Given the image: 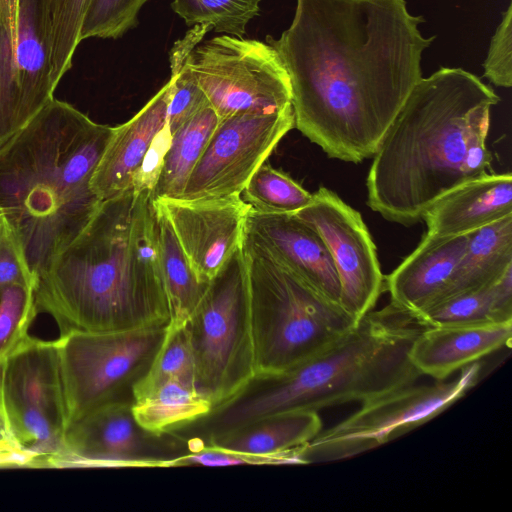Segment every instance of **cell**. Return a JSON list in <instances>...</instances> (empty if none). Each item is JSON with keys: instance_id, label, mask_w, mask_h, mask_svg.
Returning a JSON list of instances; mask_svg holds the SVG:
<instances>
[{"instance_id": "cell-24", "label": "cell", "mask_w": 512, "mask_h": 512, "mask_svg": "<svg viewBox=\"0 0 512 512\" xmlns=\"http://www.w3.org/2000/svg\"><path fill=\"white\" fill-rule=\"evenodd\" d=\"M211 402L190 381L170 379L136 397L132 412L138 424L154 434L181 429L205 417Z\"/></svg>"}, {"instance_id": "cell-4", "label": "cell", "mask_w": 512, "mask_h": 512, "mask_svg": "<svg viewBox=\"0 0 512 512\" xmlns=\"http://www.w3.org/2000/svg\"><path fill=\"white\" fill-rule=\"evenodd\" d=\"M112 133L53 98L0 146V214L35 283L101 203L90 182Z\"/></svg>"}, {"instance_id": "cell-30", "label": "cell", "mask_w": 512, "mask_h": 512, "mask_svg": "<svg viewBox=\"0 0 512 512\" xmlns=\"http://www.w3.org/2000/svg\"><path fill=\"white\" fill-rule=\"evenodd\" d=\"M251 209L268 214H294L308 206L313 194L286 173L263 163L240 194Z\"/></svg>"}, {"instance_id": "cell-43", "label": "cell", "mask_w": 512, "mask_h": 512, "mask_svg": "<svg viewBox=\"0 0 512 512\" xmlns=\"http://www.w3.org/2000/svg\"><path fill=\"white\" fill-rule=\"evenodd\" d=\"M2 364H0V408H1V410H2V406H1V377H2L1 374H2Z\"/></svg>"}, {"instance_id": "cell-41", "label": "cell", "mask_w": 512, "mask_h": 512, "mask_svg": "<svg viewBox=\"0 0 512 512\" xmlns=\"http://www.w3.org/2000/svg\"><path fill=\"white\" fill-rule=\"evenodd\" d=\"M3 438H10V436L7 430L4 414L0 408V439Z\"/></svg>"}, {"instance_id": "cell-35", "label": "cell", "mask_w": 512, "mask_h": 512, "mask_svg": "<svg viewBox=\"0 0 512 512\" xmlns=\"http://www.w3.org/2000/svg\"><path fill=\"white\" fill-rule=\"evenodd\" d=\"M303 446V445H302ZM300 447L269 455L249 454L225 450L200 442L185 455L174 460L177 466H231V465H302Z\"/></svg>"}, {"instance_id": "cell-18", "label": "cell", "mask_w": 512, "mask_h": 512, "mask_svg": "<svg viewBox=\"0 0 512 512\" xmlns=\"http://www.w3.org/2000/svg\"><path fill=\"white\" fill-rule=\"evenodd\" d=\"M172 85L170 78L129 121L113 128L90 182L100 201L131 187L149 146L166 125Z\"/></svg>"}, {"instance_id": "cell-7", "label": "cell", "mask_w": 512, "mask_h": 512, "mask_svg": "<svg viewBox=\"0 0 512 512\" xmlns=\"http://www.w3.org/2000/svg\"><path fill=\"white\" fill-rule=\"evenodd\" d=\"M186 327L194 360V384L213 410L255 378L248 274L242 247L209 282Z\"/></svg>"}, {"instance_id": "cell-40", "label": "cell", "mask_w": 512, "mask_h": 512, "mask_svg": "<svg viewBox=\"0 0 512 512\" xmlns=\"http://www.w3.org/2000/svg\"><path fill=\"white\" fill-rule=\"evenodd\" d=\"M20 0H0V28L9 36L14 52L18 42Z\"/></svg>"}, {"instance_id": "cell-6", "label": "cell", "mask_w": 512, "mask_h": 512, "mask_svg": "<svg viewBox=\"0 0 512 512\" xmlns=\"http://www.w3.org/2000/svg\"><path fill=\"white\" fill-rule=\"evenodd\" d=\"M255 377L286 372L330 348L358 323L339 303L247 240Z\"/></svg>"}, {"instance_id": "cell-5", "label": "cell", "mask_w": 512, "mask_h": 512, "mask_svg": "<svg viewBox=\"0 0 512 512\" xmlns=\"http://www.w3.org/2000/svg\"><path fill=\"white\" fill-rule=\"evenodd\" d=\"M424 327L391 302L373 309L322 353L281 374L255 377L238 395L195 421L192 432L208 441L270 415L319 413L413 384L422 375L409 350Z\"/></svg>"}, {"instance_id": "cell-29", "label": "cell", "mask_w": 512, "mask_h": 512, "mask_svg": "<svg viewBox=\"0 0 512 512\" xmlns=\"http://www.w3.org/2000/svg\"><path fill=\"white\" fill-rule=\"evenodd\" d=\"M210 30V26L195 25L170 50V78L173 85L166 123L171 135L198 111L210 105L187 66L190 53Z\"/></svg>"}, {"instance_id": "cell-38", "label": "cell", "mask_w": 512, "mask_h": 512, "mask_svg": "<svg viewBox=\"0 0 512 512\" xmlns=\"http://www.w3.org/2000/svg\"><path fill=\"white\" fill-rule=\"evenodd\" d=\"M170 142L171 133L166 123L149 146L139 169L133 177L131 187L136 190L146 189L151 192L153 191L159 178Z\"/></svg>"}, {"instance_id": "cell-31", "label": "cell", "mask_w": 512, "mask_h": 512, "mask_svg": "<svg viewBox=\"0 0 512 512\" xmlns=\"http://www.w3.org/2000/svg\"><path fill=\"white\" fill-rule=\"evenodd\" d=\"M261 0H173L172 10L189 27L210 26L218 33L243 38L259 15Z\"/></svg>"}, {"instance_id": "cell-17", "label": "cell", "mask_w": 512, "mask_h": 512, "mask_svg": "<svg viewBox=\"0 0 512 512\" xmlns=\"http://www.w3.org/2000/svg\"><path fill=\"white\" fill-rule=\"evenodd\" d=\"M466 243L467 234L425 233L416 249L384 277L390 302L419 320L444 300Z\"/></svg>"}, {"instance_id": "cell-10", "label": "cell", "mask_w": 512, "mask_h": 512, "mask_svg": "<svg viewBox=\"0 0 512 512\" xmlns=\"http://www.w3.org/2000/svg\"><path fill=\"white\" fill-rule=\"evenodd\" d=\"M1 406L10 438L49 466L64 450L68 412L56 340L29 336L3 362Z\"/></svg>"}, {"instance_id": "cell-22", "label": "cell", "mask_w": 512, "mask_h": 512, "mask_svg": "<svg viewBox=\"0 0 512 512\" xmlns=\"http://www.w3.org/2000/svg\"><path fill=\"white\" fill-rule=\"evenodd\" d=\"M321 430L322 420L318 412H287L252 421L204 444L225 450L269 455L300 447Z\"/></svg>"}, {"instance_id": "cell-23", "label": "cell", "mask_w": 512, "mask_h": 512, "mask_svg": "<svg viewBox=\"0 0 512 512\" xmlns=\"http://www.w3.org/2000/svg\"><path fill=\"white\" fill-rule=\"evenodd\" d=\"M510 267L512 215L467 234L463 256L443 301L491 285Z\"/></svg>"}, {"instance_id": "cell-34", "label": "cell", "mask_w": 512, "mask_h": 512, "mask_svg": "<svg viewBox=\"0 0 512 512\" xmlns=\"http://www.w3.org/2000/svg\"><path fill=\"white\" fill-rule=\"evenodd\" d=\"M148 0H92L85 17L81 41L118 39L138 24V14Z\"/></svg>"}, {"instance_id": "cell-28", "label": "cell", "mask_w": 512, "mask_h": 512, "mask_svg": "<svg viewBox=\"0 0 512 512\" xmlns=\"http://www.w3.org/2000/svg\"><path fill=\"white\" fill-rule=\"evenodd\" d=\"M92 0H42L49 43L51 82L56 89L72 66Z\"/></svg>"}, {"instance_id": "cell-14", "label": "cell", "mask_w": 512, "mask_h": 512, "mask_svg": "<svg viewBox=\"0 0 512 512\" xmlns=\"http://www.w3.org/2000/svg\"><path fill=\"white\" fill-rule=\"evenodd\" d=\"M305 208L294 213L324 240L340 283L341 307L359 321L384 291L376 246L361 214L336 193L320 187Z\"/></svg>"}, {"instance_id": "cell-25", "label": "cell", "mask_w": 512, "mask_h": 512, "mask_svg": "<svg viewBox=\"0 0 512 512\" xmlns=\"http://www.w3.org/2000/svg\"><path fill=\"white\" fill-rule=\"evenodd\" d=\"M154 205L160 268L170 310L168 326L177 328L186 325L209 283L198 280L170 222Z\"/></svg>"}, {"instance_id": "cell-20", "label": "cell", "mask_w": 512, "mask_h": 512, "mask_svg": "<svg viewBox=\"0 0 512 512\" xmlns=\"http://www.w3.org/2000/svg\"><path fill=\"white\" fill-rule=\"evenodd\" d=\"M512 215V174L487 173L437 199L424 213L427 234L458 236Z\"/></svg>"}, {"instance_id": "cell-42", "label": "cell", "mask_w": 512, "mask_h": 512, "mask_svg": "<svg viewBox=\"0 0 512 512\" xmlns=\"http://www.w3.org/2000/svg\"><path fill=\"white\" fill-rule=\"evenodd\" d=\"M7 228H8V224L5 221L4 217L0 214V242L5 235Z\"/></svg>"}, {"instance_id": "cell-33", "label": "cell", "mask_w": 512, "mask_h": 512, "mask_svg": "<svg viewBox=\"0 0 512 512\" xmlns=\"http://www.w3.org/2000/svg\"><path fill=\"white\" fill-rule=\"evenodd\" d=\"M37 312L33 285L15 283L0 289V364L30 336Z\"/></svg>"}, {"instance_id": "cell-26", "label": "cell", "mask_w": 512, "mask_h": 512, "mask_svg": "<svg viewBox=\"0 0 512 512\" xmlns=\"http://www.w3.org/2000/svg\"><path fill=\"white\" fill-rule=\"evenodd\" d=\"M218 122L216 112L208 105L171 135L170 146L152 191L154 200L180 197Z\"/></svg>"}, {"instance_id": "cell-37", "label": "cell", "mask_w": 512, "mask_h": 512, "mask_svg": "<svg viewBox=\"0 0 512 512\" xmlns=\"http://www.w3.org/2000/svg\"><path fill=\"white\" fill-rule=\"evenodd\" d=\"M15 283L33 285L35 278L27 264L19 239L8 226L0 242V289Z\"/></svg>"}, {"instance_id": "cell-1", "label": "cell", "mask_w": 512, "mask_h": 512, "mask_svg": "<svg viewBox=\"0 0 512 512\" xmlns=\"http://www.w3.org/2000/svg\"><path fill=\"white\" fill-rule=\"evenodd\" d=\"M405 0H296L291 25L266 36L290 79L294 127L330 158L360 163L422 78L425 38Z\"/></svg>"}, {"instance_id": "cell-8", "label": "cell", "mask_w": 512, "mask_h": 512, "mask_svg": "<svg viewBox=\"0 0 512 512\" xmlns=\"http://www.w3.org/2000/svg\"><path fill=\"white\" fill-rule=\"evenodd\" d=\"M168 325L114 332L70 331L56 340L68 426L114 402H132L135 385L148 372Z\"/></svg>"}, {"instance_id": "cell-9", "label": "cell", "mask_w": 512, "mask_h": 512, "mask_svg": "<svg viewBox=\"0 0 512 512\" xmlns=\"http://www.w3.org/2000/svg\"><path fill=\"white\" fill-rule=\"evenodd\" d=\"M481 368L477 361L462 368L451 381L413 383L361 403L356 412L321 430L300 448L301 464L354 457L422 426L475 387Z\"/></svg>"}, {"instance_id": "cell-13", "label": "cell", "mask_w": 512, "mask_h": 512, "mask_svg": "<svg viewBox=\"0 0 512 512\" xmlns=\"http://www.w3.org/2000/svg\"><path fill=\"white\" fill-rule=\"evenodd\" d=\"M293 127L292 105L277 112H242L219 120L179 199L240 195Z\"/></svg>"}, {"instance_id": "cell-11", "label": "cell", "mask_w": 512, "mask_h": 512, "mask_svg": "<svg viewBox=\"0 0 512 512\" xmlns=\"http://www.w3.org/2000/svg\"><path fill=\"white\" fill-rule=\"evenodd\" d=\"M187 66L219 120L242 112H277L292 105L288 73L266 42L216 36L193 49Z\"/></svg>"}, {"instance_id": "cell-36", "label": "cell", "mask_w": 512, "mask_h": 512, "mask_svg": "<svg viewBox=\"0 0 512 512\" xmlns=\"http://www.w3.org/2000/svg\"><path fill=\"white\" fill-rule=\"evenodd\" d=\"M512 5L503 13L484 61V77L503 88L512 86Z\"/></svg>"}, {"instance_id": "cell-3", "label": "cell", "mask_w": 512, "mask_h": 512, "mask_svg": "<svg viewBox=\"0 0 512 512\" xmlns=\"http://www.w3.org/2000/svg\"><path fill=\"white\" fill-rule=\"evenodd\" d=\"M499 100L461 68L421 78L373 155L367 205L387 221L412 226L441 196L490 173L486 139Z\"/></svg>"}, {"instance_id": "cell-16", "label": "cell", "mask_w": 512, "mask_h": 512, "mask_svg": "<svg viewBox=\"0 0 512 512\" xmlns=\"http://www.w3.org/2000/svg\"><path fill=\"white\" fill-rule=\"evenodd\" d=\"M244 237L326 298L339 303L340 283L331 254L318 232L295 214L250 209Z\"/></svg>"}, {"instance_id": "cell-27", "label": "cell", "mask_w": 512, "mask_h": 512, "mask_svg": "<svg viewBox=\"0 0 512 512\" xmlns=\"http://www.w3.org/2000/svg\"><path fill=\"white\" fill-rule=\"evenodd\" d=\"M419 322L423 326L512 322V267L487 287L442 301Z\"/></svg>"}, {"instance_id": "cell-21", "label": "cell", "mask_w": 512, "mask_h": 512, "mask_svg": "<svg viewBox=\"0 0 512 512\" xmlns=\"http://www.w3.org/2000/svg\"><path fill=\"white\" fill-rule=\"evenodd\" d=\"M18 116L25 126L53 98L49 43L42 0H20L15 52Z\"/></svg>"}, {"instance_id": "cell-12", "label": "cell", "mask_w": 512, "mask_h": 512, "mask_svg": "<svg viewBox=\"0 0 512 512\" xmlns=\"http://www.w3.org/2000/svg\"><path fill=\"white\" fill-rule=\"evenodd\" d=\"M63 444V453L49 467H172L190 451L188 439L178 432L158 435L142 428L132 402L82 415L67 427Z\"/></svg>"}, {"instance_id": "cell-15", "label": "cell", "mask_w": 512, "mask_h": 512, "mask_svg": "<svg viewBox=\"0 0 512 512\" xmlns=\"http://www.w3.org/2000/svg\"><path fill=\"white\" fill-rule=\"evenodd\" d=\"M154 202L170 222L200 282L208 284L242 247L251 207L240 195Z\"/></svg>"}, {"instance_id": "cell-39", "label": "cell", "mask_w": 512, "mask_h": 512, "mask_svg": "<svg viewBox=\"0 0 512 512\" xmlns=\"http://www.w3.org/2000/svg\"><path fill=\"white\" fill-rule=\"evenodd\" d=\"M37 466V457L22 449L11 438L0 439V467Z\"/></svg>"}, {"instance_id": "cell-19", "label": "cell", "mask_w": 512, "mask_h": 512, "mask_svg": "<svg viewBox=\"0 0 512 512\" xmlns=\"http://www.w3.org/2000/svg\"><path fill=\"white\" fill-rule=\"evenodd\" d=\"M512 322L425 326L409 350L421 375L437 381L511 346Z\"/></svg>"}, {"instance_id": "cell-32", "label": "cell", "mask_w": 512, "mask_h": 512, "mask_svg": "<svg viewBox=\"0 0 512 512\" xmlns=\"http://www.w3.org/2000/svg\"><path fill=\"white\" fill-rule=\"evenodd\" d=\"M170 379L194 383V360L186 325L167 327L162 345L148 372L133 389V400Z\"/></svg>"}, {"instance_id": "cell-2", "label": "cell", "mask_w": 512, "mask_h": 512, "mask_svg": "<svg viewBox=\"0 0 512 512\" xmlns=\"http://www.w3.org/2000/svg\"><path fill=\"white\" fill-rule=\"evenodd\" d=\"M34 290L38 310L55 319L60 335L168 325L152 192L130 187L101 201Z\"/></svg>"}]
</instances>
